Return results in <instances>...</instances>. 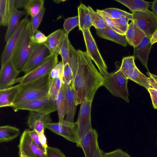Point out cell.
I'll return each mask as SVG.
<instances>
[{
  "label": "cell",
  "mask_w": 157,
  "mask_h": 157,
  "mask_svg": "<svg viewBox=\"0 0 157 157\" xmlns=\"http://www.w3.org/2000/svg\"><path fill=\"white\" fill-rule=\"evenodd\" d=\"M65 85L66 89L67 110L65 120L70 122H74L77 106L75 104L74 100V91L72 83L69 85Z\"/></svg>",
  "instance_id": "25"
},
{
  "label": "cell",
  "mask_w": 157,
  "mask_h": 157,
  "mask_svg": "<svg viewBox=\"0 0 157 157\" xmlns=\"http://www.w3.org/2000/svg\"><path fill=\"white\" fill-rule=\"evenodd\" d=\"M29 21L28 15H27L20 22L17 27L6 42L1 56V66L5 64L11 59L14 50Z\"/></svg>",
  "instance_id": "10"
},
{
  "label": "cell",
  "mask_w": 157,
  "mask_h": 157,
  "mask_svg": "<svg viewBox=\"0 0 157 157\" xmlns=\"http://www.w3.org/2000/svg\"><path fill=\"white\" fill-rule=\"evenodd\" d=\"M148 77V80L149 84L151 87L157 90V81L153 77L149 76Z\"/></svg>",
  "instance_id": "49"
},
{
  "label": "cell",
  "mask_w": 157,
  "mask_h": 157,
  "mask_svg": "<svg viewBox=\"0 0 157 157\" xmlns=\"http://www.w3.org/2000/svg\"><path fill=\"white\" fill-rule=\"evenodd\" d=\"M59 55L61 56L63 65L67 63L69 64L74 76L76 73L78 66V52L71 44L68 38V34L66 32Z\"/></svg>",
  "instance_id": "15"
},
{
  "label": "cell",
  "mask_w": 157,
  "mask_h": 157,
  "mask_svg": "<svg viewBox=\"0 0 157 157\" xmlns=\"http://www.w3.org/2000/svg\"><path fill=\"white\" fill-rule=\"evenodd\" d=\"M82 32L86 49V52L87 55L95 63L101 75L104 77L107 76L109 73L107 71V66L98 50L90 29H85Z\"/></svg>",
  "instance_id": "6"
},
{
  "label": "cell",
  "mask_w": 157,
  "mask_h": 157,
  "mask_svg": "<svg viewBox=\"0 0 157 157\" xmlns=\"http://www.w3.org/2000/svg\"><path fill=\"white\" fill-rule=\"evenodd\" d=\"M20 86L18 84L2 90H0V107H11L13 101Z\"/></svg>",
  "instance_id": "24"
},
{
  "label": "cell",
  "mask_w": 157,
  "mask_h": 157,
  "mask_svg": "<svg viewBox=\"0 0 157 157\" xmlns=\"http://www.w3.org/2000/svg\"><path fill=\"white\" fill-rule=\"evenodd\" d=\"M58 55H52L40 65L23 76L17 78L14 84L19 82L20 86L40 78L49 74L53 68L58 63Z\"/></svg>",
  "instance_id": "5"
},
{
  "label": "cell",
  "mask_w": 157,
  "mask_h": 157,
  "mask_svg": "<svg viewBox=\"0 0 157 157\" xmlns=\"http://www.w3.org/2000/svg\"><path fill=\"white\" fill-rule=\"evenodd\" d=\"M91 17L92 26L96 29H104L108 27L103 17L90 6H88Z\"/></svg>",
  "instance_id": "33"
},
{
  "label": "cell",
  "mask_w": 157,
  "mask_h": 157,
  "mask_svg": "<svg viewBox=\"0 0 157 157\" xmlns=\"http://www.w3.org/2000/svg\"><path fill=\"white\" fill-rule=\"evenodd\" d=\"M44 0H26L24 7L27 15L33 17L38 14L44 7Z\"/></svg>",
  "instance_id": "31"
},
{
  "label": "cell",
  "mask_w": 157,
  "mask_h": 157,
  "mask_svg": "<svg viewBox=\"0 0 157 157\" xmlns=\"http://www.w3.org/2000/svg\"><path fill=\"white\" fill-rule=\"evenodd\" d=\"M37 133L38 135L41 144L47 150V148L48 146L47 144L46 138L44 135V132Z\"/></svg>",
  "instance_id": "47"
},
{
  "label": "cell",
  "mask_w": 157,
  "mask_h": 157,
  "mask_svg": "<svg viewBox=\"0 0 157 157\" xmlns=\"http://www.w3.org/2000/svg\"><path fill=\"white\" fill-rule=\"evenodd\" d=\"M63 65L62 81L65 85H69L72 83L73 80V71L68 63H67Z\"/></svg>",
  "instance_id": "37"
},
{
  "label": "cell",
  "mask_w": 157,
  "mask_h": 157,
  "mask_svg": "<svg viewBox=\"0 0 157 157\" xmlns=\"http://www.w3.org/2000/svg\"><path fill=\"white\" fill-rule=\"evenodd\" d=\"M65 31L62 29H57L48 36L44 44L49 50L52 55H59Z\"/></svg>",
  "instance_id": "18"
},
{
  "label": "cell",
  "mask_w": 157,
  "mask_h": 157,
  "mask_svg": "<svg viewBox=\"0 0 157 157\" xmlns=\"http://www.w3.org/2000/svg\"><path fill=\"white\" fill-rule=\"evenodd\" d=\"M152 12L157 17V0H155L152 4Z\"/></svg>",
  "instance_id": "51"
},
{
  "label": "cell",
  "mask_w": 157,
  "mask_h": 157,
  "mask_svg": "<svg viewBox=\"0 0 157 157\" xmlns=\"http://www.w3.org/2000/svg\"><path fill=\"white\" fill-rule=\"evenodd\" d=\"M26 0H15V6L16 8L23 7L25 3Z\"/></svg>",
  "instance_id": "48"
},
{
  "label": "cell",
  "mask_w": 157,
  "mask_h": 157,
  "mask_svg": "<svg viewBox=\"0 0 157 157\" xmlns=\"http://www.w3.org/2000/svg\"><path fill=\"white\" fill-rule=\"evenodd\" d=\"M19 153L24 152L27 157H47L46 153L31 139L29 130H25L20 137Z\"/></svg>",
  "instance_id": "14"
},
{
  "label": "cell",
  "mask_w": 157,
  "mask_h": 157,
  "mask_svg": "<svg viewBox=\"0 0 157 157\" xmlns=\"http://www.w3.org/2000/svg\"><path fill=\"white\" fill-rule=\"evenodd\" d=\"M45 9V8L44 7L38 14L31 17L30 21L31 28L33 33L37 30V28L41 22Z\"/></svg>",
  "instance_id": "39"
},
{
  "label": "cell",
  "mask_w": 157,
  "mask_h": 157,
  "mask_svg": "<svg viewBox=\"0 0 157 157\" xmlns=\"http://www.w3.org/2000/svg\"><path fill=\"white\" fill-rule=\"evenodd\" d=\"M50 78L48 74L20 86L13 101V105L48 96Z\"/></svg>",
  "instance_id": "2"
},
{
  "label": "cell",
  "mask_w": 157,
  "mask_h": 157,
  "mask_svg": "<svg viewBox=\"0 0 157 157\" xmlns=\"http://www.w3.org/2000/svg\"><path fill=\"white\" fill-rule=\"evenodd\" d=\"M79 24L78 16L68 17L65 20L63 24L64 31L68 34L74 28L78 26Z\"/></svg>",
  "instance_id": "38"
},
{
  "label": "cell",
  "mask_w": 157,
  "mask_h": 157,
  "mask_svg": "<svg viewBox=\"0 0 157 157\" xmlns=\"http://www.w3.org/2000/svg\"><path fill=\"white\" fill-rule=\"evenodd\" d=\"M20 157H27L25 153L23 152H21L19 154Z\"/></svg>",
  "instance_id": "53"
},
{
  "label": "cell",
  "mask_w": 157,
  "mask_h": 157,
  "mask_svg": "<svg viewBox=\"0 0 157 157\" xmlns=\"http://www.w3.org/2000/svg\"><path fill=\"white\" fill-rule=\"evenodd\" d=\"M135 59V57L133 56L123 58L119 69L124 74L133 70L136 67L134 62Z\"/></svg>",
  "instance_id": "35"
},
{
  "label": "cell",
  "mask_w": 157,
  "mask_h": 157,
  "mask_svg": "<svg viewBox=\"0 0 157 157\" xmlns=\"http://www.w3.org/2000/svg\"><path fill=\"white\" fill-rule=\"evenodd\" d=\"M33 35L29 21L11 58L15 67L19 73L23 71L35 44Z\"/></svg>",
  "instance_id": "3"
},
{
  "label": "cell",
  "mask_w": 157,
  "mask_h": 157,
  "mask_svg": "<svg viewBox=\"0 0 157 157\" xmlns=\"http://www.w3.org/2000/svg\"><path fill=\"white\" fill-rule=\"evenodd\" d=\"M52 55L49 50L44 44L36 43L23 71L25 74L29 73L42 64Z\"/></svg>",
  "instance_id": "11"
},
{
  "label": "cell",
  "mask_w": 157,
  "mask_h": 157,
  "mask_svg": "<svg viewBox=\"0 0 157 157\" xmlns=\"http://www.w3.org/2000/svg\"><path fill=\"white\" fill-rule=\"evenodd\" d=\"M104 157H131L121 149H117L113 151L104 153Z\"/></svg>",
  "instance_id": "43"
},
{
  "label": "cell",
  "mask_w": 157,
  "mask_h": 157,
  "mask_svg": "<svg viewBox=\"0 0 157 157\" xmlns=\"http://www.w3.org/2000/svg\"><path fill=\"white\" fill-rule=\"evenodd\" d=\"M112 21L114 23L118 29L120 30L125 36L128 29L129 20L132 21L133 16L132 13L125 17H123L120 18L113 19Z\"/></svg>",
  "instance_id": "34"
},
{
  "label": "cell",
  "mask_w": 157,
  "mask_h": 157,
  "mask_svg": "<svg viewBox=\"0 0 157 157\" xmlns=\"http://www.w3.org/2000/svg\"><path fill=\"white\" fill-rule=\"evenodd\" d=\"M19 73L15 67L11 59L2 65L0 71V90L13 86Z\"/></svg>",
  "instance_id": "16"
},
{
  "label": "cell",
  "mask_w": 157,
  "mask_h": 157,
  "mask_svg": "<svg viewBox=\"0 0 157 157\" xmlns=\"http://www.w3.org/2000/svg\"><path fill=\"white\" fill-rule=\"evenodd\" d=\"M50 114H44L34 111H29L27 123L29 127L37 133L44 132L48 124L51 123Z\"/></svg>",
  "instance_id": "17"
},
{
  "label": "cell",
  "mask_w": 157,
  "mask_h": 157,
  "mask_svg": "<svg viewBox=\"0 0 157 157\" xmlns=\"http://www.w3.org/2000/svg\"><path fill=\"white\" fill-rule=\"evenodd\" d=\"M128 79L144 86L147 90L151 87L148 80V77L143 74L136 67L132 71L124 74Z\"/></svg>",
  "instance_id": "29"
},
{
  "label": "cell",
  "mask_w": 157,
  "mask_h": 157,
  "mask_svg": "<svg viewBox=\"0 0 157 157\" xmlns=\"http://www.w3.org/2000/svg\"><path fill=\"white\" fill-rule=\"evenodd\" d=\"M33 38L35 42L38 44H42L46 41L47 37L41 32L37 29L33 33Z\"/></svg>",
  "instance_id": "44"
},
{
  "label": "cell",
  "mask_w": 157,
  "mask_h": 157,
  "mask_svg": "<svg viewBox=\"0 0 157 157\" xmlns=\"http://www.w3.org/2000/svg\"><path fill=\"white\" fill-rule=\"evenodd\" d=\"M77 52V68L72 82L76 106L86 99L93 101L98 89L103 86L104 81V77L96 69L86 52L80 50Z\"/></svg>",
  "instance_id": "1"
},
{
  "label": "cell",
  "mask_w": 157,
  "mask_h": 157,
  "mask_svg": "<svg viewBox=\"0 0 157 157\" xmlns=\"http://www.w3.org/2000/svg\"><path fill=\"white\" fill-rule=\"evenodd\" d=\"M147 74L149 76H151L153 77L156 81H157V75L152 74L149 72H147Z\"/></svg>",
  "instance_id": "52"
},
{
  "label": "cell",
  "mask_w": 157,
  "mask_h": 157,
  "mask_svg": "<svg viewBox=\"0 0 157 157\" xmlns=\"http://www.w3.org/2000/svg\"><path fill=\"white\" fill-rule=\"evenodd\" d=\"M111 19H115L130 15L125 11L115 8H108L102 10Z\"/></svg>",
  "instance_id": "36"
},
{
  "label": "cell",
  "mask_w": 157,
  "mask_h": 157,
  "mask_svg": "<svg viewBox=\"0 0 157 157\" xmlns=\"http://www.w3.org/2000/svg\"><path fill=\"white\" fill-rule=\"evenodd\" d=\"M20 131L17 128L10 126L5 125L0 127V142H9L18 136Z\"/></svg>",
  "instance_id": "28"
},
{
  "label": "cell",
  "mask_w": 157,
  "mask_h": 157,
  "mask_svg": "<svg viewBox=\"0 0 157 157\" xmlns=\"http://www.w3.org/2000/svg\"><path fill=\"white\" fill-rule=\"evenodd\" d=\"M78 11L79 30L82 31L85 29H90L92 26V24L88 7L81 3L78 7Z\"/></svg>",
  "instance_id": "26"
},
{
  "label": "cell",
  "mask_w": 157,
  "mask_h": 157,
  "mask_svg": "<svg viewBox=\"0 0 157 157\" xmlns=\"http://www.w3.org/2000/svg\"><path fill=\"white\" fill-rule=\"evenodd\" d=\"M125 36L128 43L135 48L140 44L146 36L132 21L128 25Z\"/></svg>",
  "instance_id": "20"
},
{
  "label": "cell",
  "mask_w": 157,
  "mask_h": 157,
  "mask_svg": "<svg viewBox=\"0 0 157 157\" xmlns=\"http://www.w3.org/2000/svg\"><path fill=\"white\" fill-rule=\"evenodd\" d=\"M147 90L150 94L153 107L157 109V90L150 87Z\"/></svg>",
  "instance_id": "46"
},
{
  "label": "cell",
  "mask_w": 157,
  "mask_h": 157,
  "mask_svg": "<svg viewBox=\"0 0 157 157\" xmlns=\"http://www.w3.org/2000/svg\"><path fill=\"white\" fill-rule=\"evenodd\" d=\"M47 157H66L58 148L48 147L46 150Z\"/></svg>",
  "instance_id": "42"
},
{
  "label": "cell",
  "mask_w": 157,
  "mask_h": 157,
  "mask_svg": "<svg viewBox=\"0 0 157 157\" xmlns=\"http://www.w3.org/2000/svg\"><path fill=\"white\" fill-rule=\"evenodd\" d=\"M98 134L96 131L92 128L80 140L77 144L81 148L85 157H104V153L99 147Z\"/></svg>",
  "instance_id": "9"
},
{
  "label": "cell",
  "mask_w": 157,
  "mask_h": 157,
  "mask_svg": "<svg viewBox=\"0 0 157 157\" xmlns=\"http://www.w3.org/2000/svg\"><path fill=\"white\" fill-rule=\"evenodd\" d=\"M92 101L85 99L81 103L76 122L79 142L89 131L92 128L91 124V111Z\"/></svg>",
  "instance_id": "13"
},
{
  "label": "cell",
  "mask_w": 157,
  "mask_h": 157,
  "mask_svg": "<svg viewBox=\"0 0 157 157\" xmlns=\"http://www.w3.org/2000/svg\"><path fill=\"white\" fill-rule=\"evenodd\" d=\"M132 21L137 26L150 38L157 29V17L148 10L144 12L135 11L132 13Z\"/></svg>",
  "instance_id": "8"
},
{
  "label": "cell",
  "mask_w": 157,
  "mask_h": 157,
  "mask_svg": "<svg viewBox=\"0 0 157 157\" xmlns=\"http://www.w3.org/2000/svg\"><path fill=\"white\" fill-rule=\"evenodd\" d=\"M11 107L15 112L26 110L47 114L56 111L55 102L48 96L14 105Z\"/></svg>",
  "instance_id": "7"
},
{
  "label": "cell",
  "mask_w": 157,
  "mask_h": 157,
  "mask_svg": "<svg viewBox=\"0 0 157 157\" xmlns=\"http://www.w3.org/2000/svg\"><path fill=\"white\" fill-rule=\"evenodd\" d=\"M96 12L103 17L109 27L118 33L124 35L123 33L118 29L116 25L114 23L112 19L102 10L97 9L96 10Z\"/></svg>",
  "instance_id": "41"
},
{
  "label": "cell",
  "mask_w": 157,
  "mask_h": 157,
  "mask_svg": "<svg viewBox=\"0 0 157 157\" xmlns=\"http://www.w3.org/2000/svg\"><path fill=\"white\" fill-rule=\"evenodd\" d=\"M15 0H13L11 16L5 36V41L7 42L19 23L21 17L25 14V11L19 10L15 6Z\"/></svg>",
  "instance_id": "21"
},
{
  "label": "cell",
  "mask_w": 157,
  "mask_h": 157,
  "mask_svg": "<svg viewBox=\"0 0 157 157\" xmlns=\"http://www.w3.org/2000/svg\"><path fill=\"white\" fill-rule=\"evenodd\" d=\"M46 128L68 140L76 143V145L79 143L76 122L64 120L61 123H50L48 124Z\"/></svg>",
  "instance_id": "12"
},
{
  "label": "cell",
  "mask_w": 157,
  "mask_h": 157,
  "mask_svg": "<svg viewBox=\"0 0 157 157\" xmlns=\"http://www.w3.org/2000/svg\"><path fill=\"white\" fill-rule=\"evenodd\" d=\"M96 29L97 34L100 37L124 47L127 45L128 42L125 36L118 33L108 26L104 29Z\"/></svg>",
  "instance_id": "22"
},
{
  "label": "cell",
  "mask_w": 157,
  "mask_h": 157,
  "mask_svg": "<svg viewBox=\"0 0 157 157\" xmlns=\"http://www.w3.org/2000/svg\"><path fill=\"white\" fill-rule=\"evenodd\" d=\"M150 41L152 45L157 42V29L150 38Z\"/></svg>",
  "instance_id": "50"
},
{
  "label": "cell",
  "mask_w": 157,
  "mask_h": 157,
  "mask_svg": "<svg viewBox=\"0 0 157 157\" xmlns=\"http://www.w3.org/2000/svg\"><path fill=\"white\" fill-rule=\"evenodd\" d=\"M63 64L62 61L58 63L52 69L49 74L50 78H62L63 71Z\"/></svg>",
  "instance_id": "40"
},
{
  "label": "cell",
  "mask_w": 157,
  "mask_h": 157,
  "mask_svg": "<svg viewBox=\"0 0 157 157\" xmlns=\"http://www.w3.org/2000/svg\"><path fill=\"white\" fill-rule=\"evenodd\" d=\"M56 110L57 111L59 123H61L66 113L67 96L65 84L62 82L60 90L55 101Z\"/></svg>",
  "instance_id": "23"
},
{
  "label": "cell",
  "mask_w": 157,
  "mask_h": 157,
  "mask_svg": "<svg viewBox=\"0 0 157 157\" xmlns=\"http://www.w3.org/2000/svg\"><path fill=\"white\" fill-rule=\"evenodd\" d=\"M128 79L119 69L115 72L109 73L107 76L104 77L103 86L113 96L121 98L129 103Z\"/></svg>",
  "instance_id": "4"
},
{
  "label": "cell",
  "mask_w": 157,
  "mask_h": 157,
  "mask_svg": "<svg viewBox=\"0 0 157 157\" xmlns=\"http://www.w3.org/2000/svg\"><path fill=\"white\" fill-rule=\"evenodd\" d=\"M13 0H0V25L8 26L12 11Z\"/></svg>",
  "instance_id": "27"
},
{
  "label": "cell",
  "mask_w": 157,
  "mask_h": 157,
  "mask_svg": "<svg viewBox=\"0 0 157 157\" xmlns=\"http://www.w3.org/2000/svg\"><path fill=\"white\" fill-rule=\"evenodd\" d=\"M150 38L146 36L137 46L134 48L133 56L135 58L139 59L148 72H149L147 63L148 56L152 46Z\"/></svg>",
  "instance_id": "19"
},
{
  "label": "cell",
  "mask_w": 157,
  "mask_h": 157,
  "mask_svg": "<svg viewBox=\"0 0 157 157\" xmlns=\"http://www.w3.org/2000/svg\"><path fill=\"white\" fill-rule=\"evenodd\" d=\"M29 133L33 141L46 153V150L41 144L37 133L34 130H29Z\"/></svg>",
  "instance_id": "45"
},
{
  "label": "cell",
  "mask_w": 157,
  "mask_h": 157,
  "mask_svg": "<svg viewBox=\"0 0 157 157\" xmlns=\"http://www.w3.org/2000/svg\"><path fill=\"white\" fill-rule=\"evenodd\" d=\"M62 83V78H50L48 97L55 102Z\"/></svg>",
  "instance_id": "32"
},
{
  "label": "cell",
  "mask_w": 157,
  "mask_h": 157,
  "mask_svg": "<svg viewBox=\"0 0 157 157\" xmlns=\"http://www.w3.org/2000/svg\"><path fill=\"white\" fill-rule=\"evenodd\" d=\"M53 1L55 3H60L62 2H63L64 1L62 0H53Z\"/></svg>",
  "instance_id": "54"
},
{
  "label": "cell",
  "mask_w": 157,
  "mask_h": 157,
  "mask_svg": "<svg viewBox=\"0 0 157 157\" xmlns=\"http://www.w3.org/2000/svg\"><path fill=\"white\" fill-rule=\"evenodd\" d=\"M128 7L132 13L136 11L144 12L148 9L149 2L142 0H116Z\"/></svg>",
  "instance_id": "30"
}]
</instances>
